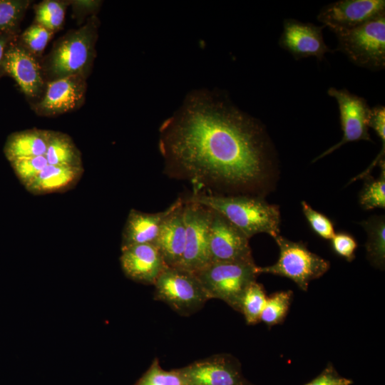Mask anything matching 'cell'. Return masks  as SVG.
Instances as JSON below:
<instances>
[{
  "instance_id": "6da1fadb",
  "label": "cell",
  "mask_w": 385,
  "mask_h": 385,
  "mask_svg": "<svg viewBox=\"0 0 385 385\" xmlns=\"http://www.w3.org/2000/svg\"><path fill=\"white\" fill-rule=\"evenodd\" d=\"M164 173L192 193L255 195L272 170L262 123L221 96L197 93L160 128Z\"/></svg>"
},
{
  "instance_id": "7a4b0ae2",
  "label": "cell",
  "mask_w": 385,
  "mask_h": 385,
  "mask_svg": "<svg viewBox=\"0 0 385 385\" xmlns=\"http://www.w3.org/2000/svg\"><path fill=\"white\" fill-rule=\"evenodd\" d=\"M99 20L93 15L76 29H72L53 43L42 56L41 64L46 83L71 76L88 77L96 57Z\"/></svg>"
},
{
  "instance_id": "3957f363",
  "label": "cell",
  "mask_w": 385,
  "mask_h": 385,
  "mask_svg": "<svg viewBox=\"0 0 385 385\" xmlns=\"http://www.w3.org/2000/svg\"><path fill=\"white\" fill-rule=\"evenodd\" d=\"M188 197L222 215L248 239L259 233H267L274 239L279 235V207L260 197L197 192Z\"/></svg>"
},
{
  "instance_id": "277c9868",
  "label": "cell",
  "mask_w": 385,
  "mask_h": 385,
  "mask_svg": "<svg viewBox=\"0 0 385 385\" xmlns=\"http://www.w3.org/2000/svg\"><path fill=\"white\" fill-rule=\"evenodd\" d=\"M254 261L210 262L194 272L210 299H219L240 312L245 292L259 273Z\"/></svg>"
},
{
  "instance_id": "5b68a950",
  "label": "cell",
  "mask_w": 385,
  "mask_h": 385,
  "mask_svg": "<svg viewBox=\"0 0 385 385\" xmlns=\"http://www.w3.org/2000/svg\"><path fill=\"white\" fill-rule=\"evenodd\" d=\"M337 51L353 63L371 71L385 66V13L349 30L335 32Z\"/></svg>"
},
{
  "instance_id": "8992f818",
  "label": "cell",
  "mask_w": 385,
  "mask_h": 385,
  "mask_svg": "<svg viewBox=\"0 0 385 385\" xmlns=\"http://www.w3.org/2000/svg\"><path fill=\"white\" fill-rule=\"evenodd\" d=\"M274 240L279 250L278 260L272 265L257 267L259 274L287 277L301 290L307 291L312 280L321 277L329 270V262L311 252L302 242H294L280 235Z\"/></svg>"
},
{
  "instance_id": "52a82bcc",
  "label": "cell",
  "mask_w": 385,
  "mask_h": 385,
  "mask_svg": "<svg viewBox=\"0 0 385 385\" xmlns=\"http://www.w3.org/2000/svg\"><path fill=\"white\" fill-rule=\"evenodd\" d=\"M154 298L182 316L200 310L208 294L196 274L181 267H167L154 284Z\"/></svg>"
},
{
  "instance_id": "ba28073f",
  "label": "cell",
  "mask_w": 385,
  "mask_h": 385,
  "mask_svg": "<svg viewBox=\"0 0 385 385\" xmlns=\"http://www.w3.org/2000/svg\"><path fill=\"white\" fill-rule=\"evenodd\" d=\"M19 36L7 46L1 63V77H11L24 94L30 106L36 103L46 88L41 59L19 40Z\"/></svg>"
},
{
  "instance_id": "9c48e42d",
  "label": "cell",
  "mask_w": 385,
  "mask_h": 385,
  "mask_svg": "<svg viewBox=\"0 0 385 385\" xmlns=\"http://www.w3.org/2000/svg\"><path fill=\"white\" fill-rule=\"evenodd\" d=\"M186 240L181 267L196 272L210 262L208 237L212 210L203 205L184 199Z\"/></svg>"
},
{
  "instance_id": "30bf717a",
  "label": "cell",
  "mask_w": 385,
  "mask_h": 385,
  "mask_svg": "<svg viewBox=\"0 0 385 385\" xmlns=\"http://www.w3.org/2000/svg\"><path fill=\"white\" fill-rule=\"evenodd\" d=\"M185 385H253L242 374L239 360L217 354L178 369Z\"/></svg>"
},
{
  "instance_id": "8fae6325",
  "label": "cell",
  "mask_w": 385,
  "mask_h": 385,
  "mask_svg": "<svg viewBox=\"0 0 385 385\" xmlns=\"http://www.w3.org/2000/svg\"><path fill=\"white\" fill-rule=\"evenodd\" d=\"M327 93L337 103L343 136L339 143L323 152L314 162L332 153L346 143L359 140L371 141L369 133L371 108L366 100L345 88L337 89L331 87Z\"/></svg>"
},
{
  "instance_id": "7c38bea8",
  "label": "cell",
  "mask_w": 385,
  "mask_h": 385,
  "mask_svg": "<svg viewBox=\"0 0 385 385\" xmlns=\"http://www.w3.org/2000/svg\"><path fill=\"white\" fill-rule=\"evenodd\" d=\"M249 240L222 215L212 210L208 237L210 262L254 261Z\"/></svg>"
},
{
  "instance_id": "4fadbf2b",
  "label": "cell",
  "mask_w": 385,
  "mask_h": 385,
  "mask_svg": "<svg viewBox=\"0 0 385 385\" xmlns=\"http://www.w3.org/2000/svg\"><path fill=\"white\" fill-rule=\"evenodd\" d=\"M86 78L71 76L46 83L41 99L31 106L36 115L54 117L78 109L86 99Z\"/></svg>"
},
{
  "instance_id": "5bb4252c",
  "label": "cell",
  "mask_w": 385,
  "mask_h": 385,
  "mask_svg": "<svg viewBox=\"0 0 385 385\" xmlns=\"http://www.w3.org/2000/svg\"><path fill=\"white\" fill-rule=\"evenodd\" d=\"M384 13V0H341L324 6L317 19L335 33L359 26Z\"/></svg>"
},
{
  "instance_id": "9a60e30c",
  "label": "cell",
  "mask_w": 385,
  "mask_h": 385,
  "mask_svg": "<svg viewBox=\"0 0 385 385\" xmlns=\"http://www.w3.org/2000/svg\"><path fill=\"white\" fill-rule=\"evenodd\" d=\"M324 28L293 19H284L279 45L296 60L315 57L322 61L327 53L332 51L324 40Z\"/></svg>"
},
{
  "instance_id": "2e32d148",
  "label": "cell",
  "mask_w": 385,
  "mask_h": 385,
  "mask_svg": "<svg viewBox=\"0 0 385 385\" xmlns=\"http://www.w3.org/2000/svg\"><path fill=\"white\" fill-rule=\"evenodd\" d=\"M120 262L128 278L144 284L154 285L168 267L155 244H138L121 248Z\"/></svg>"
},
{
  "instance_id": "e0dca14e",
  "label": "cell",
  "mask_w": 385,
  "mask_h": 385,
  "mask_svg": "<svg viewBox=\"0 0 385 385\" xmlns=\"http://www.w3.org/2000/svg\"><path fill=\"white\" fill-rule=\"evenodd\" d=\"M175 207L164 220L155 245L168 267L180 266L185 246L184 199L178 198Z\"/></svg>"
},
{
  "instance_id": "ac0fdd59",
  "label": "cell",
  "mask_w": 385,
  "mask_h": 385,
  "mask_svg": "<svg viewBox=\"0 0 385 385\" xmlns=\"http://www.w3.org/2000/svg\"><path fill=\"white\" fill-rule=\"evenodd\" d=\"M149 213L131 209L122 232L121 248L138 244H155L161 226L175 207Z\"/></svg>"
},
{
  "instance_id": "d6986e66",
  "label": "cell",
  "mask_w": 385,
  "mask_h": 385,
  "mask_svg": "<svg viewBox=\"0 0 385 385\" xmlns=\"http://www.w3.org/2000/svg\"><path fill=\"white\" fill-rule=\"evenodd\" d=\"M83 167L47 165L25 186L33 195L65 192L73 188L81 178Z\"/></svg>"
},
{
  "instance_id": "ffe728a7",
  "label": "cell",
  "mask_w": 385,
  "mask_h": 385,
  "mask_svg": "<svg viewBox=\"0 0 385 385\" xmlns=\"http://www.w3.org/2000/svg\"><path fill=\"white\" fill-rule=\"evenodd\" d=\"M51 130L32 128L10 134L4 147V153L10 162L24 158L44 155Z\"/></svg>"
},
{
  "instance_id": "44dd1931",
  "label": "cell",
  "mask_w": 385,
  "mask_h": 385,
  "mask_svg": "<svg viewBox=\"0 0 385 385\" xmlns=\"http://www.w3.org/2000/svg\"><path fill=\"white\" fill-rule=\"evenodd\" d=\"M48 165L81 167L82 156L72 138L66 133L51 130L44 155Z\"/></svg>"
},
{
  "instance_id": "7402d4cb",
  "label": "cell",
  "mask_w": 385,
  "mask_h": 385,
  "mask_svg": "<svg viewBox=\"0 0 385 385\" xmlns=\"http://www.w3.org/2000/svg\"><path fill=\"white\" fill-rule=\"evenodd\" d=\"M367 233L366 250L370 262L377 268L384 269L385 263V220L384 216H372L360 222Z\"/></svg>"
},
{
  "instance_id": "603a6c76",
  "label": "cell",
  "mask_w": 385,
  "mask_h": 385,
  "mask_svg": "<svg viewBox=\"0 0 385 385\" xmlns=\"http://www.w3.org/2000/svg\"><path fill=\"white\" fill-rule=\"evenodd\" d=\"M70 1L44 0L35 4L34 23L40 24L53 33L58 31L64 21Z\"/></svg>"
},
{
  "instance_id": "cb8c5ba5",
  "label": "cell",
  "mask_w": 385,
  "mask_h": 385,
  "mask_svg": "<svg viewBox=\"0 0 385 385\" xmlns=\"http://www.w3.org/2000/svg\"><path fill=\"white\" fill-rule=\"evenodd\" d=\"M293 298L291 290L279 291L267 297L260 316V321L268 327L284 322L289 312Z\"/></svg>"
},
{
  "instance_id": "d4e9b609",
  "label": "cell",
  "mask_w": 385,
  "mask_h": 385,
  "mask_svg": "<svg viewBox=\"0 0 385 385\" xmlns=\"http://www.w3.org/2000/svg\"><path fill=\"white\" fill-rule=\"evenodd\" d=\"M267 296L263 286L253 282L242 297L240 312L244 315L247 324L254 325L260 322V316Z\"/></svg>"
},
{
  "instance_id": "484cf974",
  "label": "cell",
  "mask_w": 385,
  "mask_h": 385,
  "mask_svg": "<svg viewBox=\"0 0 385 385\" xmlns=\"http://www.w3.org/2000/svg\"><path fill=\"white\" fill-rule=\"evenodd\" d=\"M29 0H0V33H20V24Z\"/></svg>"
},
{
  "instance_id": "4316f807",
  "label": "cell",
  "mask_w": 385,
  "mask_h": 385,
  "mask_svg": "<svg viewBox=\"0 0 385 385\" xmlns=\"http://www.w3.org/2000/svg\"><path fill=\"white\" fill-rule=\"evenodd\" d=\"M379 163L381 174L377 179L367 180L359 195V203L364 210L385 207V162L384 157Z\"/></svg>"
},
{
  "instance_id": "83f0119b",
  "label": "cell",
  "mask_w": 385,
  "mask_h": 385,
  "mask_svg": "<svg viewBox=\"0 0 385 385\" xmlns=\"http://www.w3.org/2000/svg\"><path fill=\"white\" fill-rule=\"evenodd\" d=\"M134 385H185L178 369H163L155 358L148 370Z\"/></svg>"
},
{
  "instance_id": "f1b7e54d",
  "label": "cell",
  "mask_w": 385,
  "mask_h": 385,
  "mask_svg": "<svg viewBox=\"0 0 385 385\" xmlns=\"http://www.w3.org/2000/svg\"><path fill=\"white\" fill-rule=\"evenodd\" d=\"M53 34L43 26L33 23L19 34V40L30 52L42 58V53Z\"/></svg>"
},
{
  "instance_id": "f546056e",
  "label": "cell",
  "mask_w": 385,
  "mask_h": 385,
  "mask_svg": "<svg viewBox=\"0 0 385 385\" xmlns=\"http://www.w3.org/2000/svg\"><path fill=\"white\" fill-rule=\"evenodd\" d=\"M13 170L21 183L25 187L47 165L44 155L20 158L10 162Z\"/></svg>"
},
{
  "instance_id": "4dcf8cb0",
  "label": "cell",
  "mask_w": 385,
  "mask_h": 385,
  "mask_svg": "<svg viewBox=\"0 0 385 385\" xmlns=\"http://www.w3.org/2000/svg\"><path fill=\"white\" fill-rule=\"evenodd\" d=\"M302 208L310 227L319 237L331 240L335 235L332 220L325 215L313 209L307 202H302Z\"/></svg>"
},
{
  "instance_id": "1f68e13d",
  "label": "cell",
  "mask_w": 385,
  "mask_h": 385,
  "mask_svg": "<svg viewBox=\"0 0 385 385\" xmlns=\"http://www.w3.org/2000/svg\"><path fill=\"white\" fill-rule=\"evenodd\" d=\"M330 240L332 248L337 255L348 262L354 260L357 242L353 236L349 233L342 232L335 233Z\"/></svg>"
},
{
  "instance_id": "d6a6232c",
  "label": "cell",
  "mask_w": 385,
  "mask_h": 385,
  "mask_svg": "<svg viewBox=\"0 0 385 385\" xmlns=\"http://www.w3.org/2000/svg\"><path fill=\"white\" fill-rule=\"evenodd\" d=\"M353 381L341 376L332 363H328L323 371L304 385H351Z\"/></svg>"
},
{
  "instance_id": "836d02e7",
  "label": "cell",
  "mask_w": 385,
  "mask_h": 385,
  "mask_svg": "<svg viewBox=\"0 0 385 385\" xmlns=\"http://www.w3.org/2000/svg\"><path fill=\"white\" fill-rule=\"evenodd\" d=\"M101 4L100 1H70L73 17L77 21H80V23L88 15H96V12L99 9Z\"/></svg>"
},
{
  "instance_id": "e575fe53",
  "label": "cell",
  "mask_w": 385,
  "mask_h": 385,
  "mask_svg": "<svg viewBox=\"0 0 385 385\" xmlns=\"http://www.w3.org/2000/svg\"><path fill=\"white\" fill-rule=\"evenodd\" d=\"M369 126L376 133L385 146V107L376 106L371 108Z\"/></svg>"
},
{
  "instance_id": "d590c367",
  "label": "cell",
  "mask_w": 385,
  "mask_h": 385,
  "mask_svg": "<svg viewBox=\"0 0 385 385\" xmlns=\"http://www.w3.org/2000/svg\"><path fill=\"white\" fill-rule=\"evenodd\" d=\"M20 33H0V78L1 77V63L6 49L8 45Z\"/></svg>"
}]
</instances>
